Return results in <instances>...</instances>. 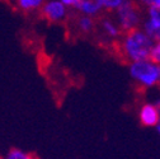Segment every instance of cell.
Wrapping results in <instances>:
<instances>
[{
  "instance_id": "obj_1",
  "label": "cell",
  "mask_w": 160,
  "mask_h": 159,
  "mask_svg": "<svg viewBox=\"0 0 160 159\" xmlns=\"http://www.w3.org/2000/svg\"><path fill=\"white\" fill-rule=\"evenodd\" d=\"M152 47V39L138 28L123 33L116 42L117 55L128 65L136 61H149Z\"/></svg>"
},
{
  "instance_id": "obj_2",
  "label": "cell",
  "mask_w": 160,
  "mask_h": 159,
  "mask_svg": "<svg viewBox=\"0 0 160 159\" xmlns=\"http://www.w3.org/2000/svg\"><path fill=\"white\" fill-rule=\"evenodd\" d=\"M116 22L122 33L138 28L142 22V8L137 0H126L116 10Z\"/></svg>"
},
{
  "instance_id": "obj_3",
  "label": "cell",
  "mask_w": 160,
  "mask_h": 159,
  "mask_svg": "<svg viewBox=\"0 0 160 159\" xmlns=\"http://www.w3.org/2000/svg\"><path fill=\"white\" fill-rule=\"evenodd\" d=\"M130 75L142 87H152L159 80V66L150 61H136L128 65Z\"/></svg>"
},
{
  "instance_id": "obj_4",
  "label": "cell",
  "mask_w": 160,
  "mask_h": 159,
  "mask_svg": "<svg viewBox=\"0 0 160 159\" xmlns=\"http://www.w3.org/2000/svg\"><path fill=\"white\" fill-rule=\"evenodd\" d=\"M69 10L70 9L65 7L60 0H46L39 13L48 23H62L69 17Z\"/></svg>"
},
{
  "instance_id": "obj_5",
  "label": "cell",
  "mask_w": 160,
  "mask_h": 159,
  "mask_svg": "<svg viewBox=\"0 0 160 159\" xmlns=\"http://www.w3.org/2000/svg\"><path fill=\"white\" fill-rule=\"evenodd\" d=\"M74 10L78 14L99 18L104 9L103 0H78Z\"/></svg>"
},
{
  "instance_id": "obj_6",
  "label": "cell",
  "mask_w": 160,
  "mask_h": 159,
  "mask_svg": "<svg viewBox=\"0 0 160 159\" xmlns=\"http://www.w3.org/2000/svg\"><path fill=\"white\" fill-rule=\"evenodd\" d=\"M99 28H101V32L103 34V38L106 41H109L111 44H114V41L117 38H121L122 37V31L119 28V26L117 24L116 21L104 17L99 19Z\"/></svg>"
},
{
  "instance_id": "obj_7",
  "label": "cell",
  "mask_w": 160,
  "mask_h": 159,
  "mask_svg": "<svg viewBox=\"0 0 160 159\" xmlns=\"http://www.w3.org/2000/svg\"><path fill=\"white\" fill-rule=\"evenodd\" d=\"M138 118L141 125L146 126V127H151V126H156L160 122V116H159V111L156 108L155 105H144L140 108V113H138Z\"/></svg>"
},
{
  "instance_id": "obj_8",
  "label": "cell",
  "mask_w": 160,
  "mask_h": 159,
  "mask_svg": "<svg viewBox=\"0 0 160 159\" xmlns=\"http://www.w3.org/2000/svg\"><path fill=\"white\" fill-rule=\"evenodd\" d=\"M97 18L89 17V15H83V14H78L75 18V28L80 34H90L94 32L97 27Z\"/></svg>"
},
{
  "instance_id": "obj_9",
  "label": "cell",
  "mask_w": 160,
  "mask_h": 159,
  "mask_svg": "<svg viewBox=\"0 0 160 159\" xmlns=\"http://www.w3.org/2000/svg\"><path fill=\"white\" fill-rule=\"evenodd\" d=\"M14 3L19 10L24 13H33L37 10H41L46 3V0H14Z\"/></svg>"
},
{
  "instance_id": "obj_10",
  "label": "cell",
  "mask_w": 160,
  "mask_h": 159,
  "mask_svg": "<svg viewBox=\"0 0 160 159\" xmlns=\"http://www.w3.org/2000/svg\"><path fill=\"white\" fill-rule=\"evenodd\" d=\"M144 29H145V33L152 39V41H156V42H160V26L156 24L155 22H152L151 19L146 21L144 23Z\"/></svg>"
},
{
  "instance_id": "obj_11",
  "label": "cell",
  "mask_w": 160,
  "mask_h": 159,
  "mask_svg": "<svg viewBox=\"0 0 160 159\" xmlns=\"http://www.w3.org/2000/svg\"><path fill=\"white\" fill-rule=\"evenodd\" d=\"M5 159H38L36 155L26 151V150H22V149H19V148H10L5 156Z\"/></svg>"
},
{
  "instance_id": "obj_12",
  "label": "cell",
  "mask_w": 160,
  "mask_h": 159,
  "mask_svg": "<svg viewBox=\"0 0 160 159\" xmlns=\"http://www.w3.org/2000/svg\"><path fill=\"white\" fill-rule=\"evenodd\" d=\"M125 2L126 0H103V5L107 12H116Z\"/></svg>"
},
{
  "instance_id": "obj_13",
  "label": "cell",
  "mask_w": 160,
  "mask_h": 159,
  "mask_svg": "<svg viewBox=\"0 0 160 159\" xmlns=\"http://www.w3.org/2000/svg\"><path fill=\"white\" fill-rule=\"evenodd\" d=\"M149 17L152 22L160 26V5H151L149 7Z\"/></svg>"
},
{
  "instance_id": "obj_14",
  "label": "cell",
  "mask_w": 160,
  "mask_h": 159,
  "mask_svg": "<svg viewBox=\"0 0 160 159\" xmlns=\"http://www.w3.org/2000/svg\"><path fill=\"white\" fill-rule=\"evenodd\" d=\"M149 61L152 63V64H155V65H159V64H160V42H158V44L152 47Z\"/></svg>"
},
{
  "instance_id": "obj_15",
  "label": "cell",
  "mask_w": 160,
  "mask_h": 159,
  "mask_svg": "<svg viewBox=\"0 0 160 159\" xmlns=\"http://www.w3.org/2000/svg\"><path fill=\"white\" fill-rule=\"evenodd\" d=\"M65 7H68L69 9H72L74 10V8H75V5H76V2L78 0H60Z\"/></svg>"
},
{
  "instance_id": "obj_16",
  "label": "cell",
  "mask_w": 160,
  "mask_h": 159,
  "mask_svg": "<svg viewBox=\"0 0 160 159\" xmlns=\"http://www.w3.org/2000/svg\"><path fill=\"white\" fill-rule=\"evenodd\" d=\"M137 2H138L140 4H146V5H149V7L154 5V0H137Z\"/></svg>"
},
{
  "instance_id": "obj_17",
  "label": "cell",
  "mask_w": 160,
  "mask_h": 159,
  "mask_svg": "<svg viewBox=\"0 0 160 159\" xmlns=\"http://www.w3.org/2000/svg\"><path fill=\"white\" fill-rule=\"evenodd\" d=\"M155 106H156V108H158V111H159V116H160V101H158V102L155 103Z\"/></svg>"
},
{
  "instance_id": "obj_18",
  "label": "cell",
  "mask_w": 160,
  "mask_h": 159,
  "mask_svg": "<svg viewBox=\"0 0 160 159\" xmlns=\"http://www.w3.org/2000/svg\"><path fill=\"white\" fill-rule=\"evenodd\" d=\"M156 84H158V87L160 88V66H159V80H158V83H156Z\"/></svg>"
},
{
  "instance_id": "obj_19",
  "label": "cell",
  "mask_w": 160,
  "mask_h": 159,
  "mask_svg": "<svg viewBox=\"0 0 160 159\" xmlns=\"http://www.w3.org/2000/svg\"><path fill=\"white\" fill-rule=\"evenodd\" d=\"M154 5H160V0H154Z\"/></svg>"
},
{
  "instance_id": "obj_20",
  "label": "cell",
  "mask_w": 160,
  "mask_h": 159,
  "mask_svg": "<svg viewBox=\"0 0 160 159\" xmlns=\"http://www.w3.org/2000/svg\"><path fill=\"white\" fill-rule=\"evenodd\" d=\"M0 159H5V158H2V156H0Z\"/></svg>"
}]
</instances>
